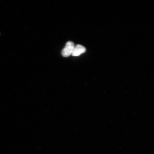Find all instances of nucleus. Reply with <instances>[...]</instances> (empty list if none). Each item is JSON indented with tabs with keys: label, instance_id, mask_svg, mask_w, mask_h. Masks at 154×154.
Wrapping results in <instances>:
<instances>
[{
	"label": "nucleus",
	"instance_id": "nucleus-1",
	"mask_svg": "<svg viewBox=\"0 0 154 154\" xmlns=\"http://www.w3.org/2000/svg\"><path fill=\"white\" fill-rule=\"evenodd\" d=\"M75 47V44L73 42L71 41L67 42L61 52L63 56L67 57L72 55Z\"/></svg>",
	"mask_w": 154,
	"mask_h": 154
},
{
	"label": "nucleus",
	"instance_id": "nucleus-2",
	"mask_svg": "<svg viewBox=\"0 0 154 154\" xmlns=\"http://www.w3.org/2000/svg\"><path fill=\"white\" fill-rule=\"evenodd\" d=\"M86 48L80 44H78L75 47L73 51L72 55L74 57L79 56L85 52Z\"/></svg>",
	"mask_w": 154,
	"mask_h": 154
}]
</instances>
